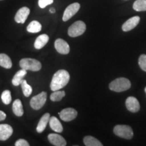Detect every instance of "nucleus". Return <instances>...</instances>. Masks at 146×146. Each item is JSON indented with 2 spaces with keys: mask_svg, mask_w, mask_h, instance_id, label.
<instances>
[{
  "mask_svg": "<svg viewBox=\"0 0 146 146\" xmlns=\"http://www.w3.org/2000/svg\"><path fill=\"white\" fill-rule=\"evenodd\" d=\"M70 81V74L66 70H59L53 76L50 84L51 90L54 91L64 87Z\"/></svg>",
  "mask_w": 146,
  "mask_h": 146,
  "instance_id": "obj_1",
  "label": "nucleus"
},
{
  "mask_svg": "<svg viewBox=\"0 0 146 146\" xmlns=\"http://www.w3.org/2000/svg\"><path fill=\"white\" fill-rule=\"evenodd\" d=\"M131 86L130 81L128 78L120 77L117 78L111 82L109 85V88L111 91L115 92H122L127 91Z\"/></svg>",
  "mask_w": 146,
  "mask_h": 146,
  "instance_id": "obj_2",
  "label": "nucleus"
},
{
  "mask_svg": "<svg viewBox=\"0 0 146 146\" xmlns=\"http://www.w3.org/2000/svg\"><path fill=\"white\" fill-rule=\"evenodd\" d=\"M20 66L24 70L37 72L41 70V64L39 61L33 58H23L20 61Z\"/></svg>",
  "mask_w": 146,
  "mask_h": 146,
  "instance_id": "obj_3",
  "label": "nucleus"
},
{
  "mask_svg": "<svg viewBox=\"0 0 146 146\" xmlns=\"http://www.w3.org/2000/svg\"><path fill=\"white\" fill-rule=\"evenodd\" d=\"M86 31V25L81 21H76L69 27L68 30V35L71 37H76L83 35Z\"/></svg>",
  "mask_w": 146,
  "mask_h": 146,
  "instance_id": "obj_4",
  "label": "nucleus"
},
{
  "mask_svg": "<svg viewBox=\"0 0 146 146\" xmlns=\"http://www.w3.org/2000/svg\"><path fill=\"white\" fill-rule=\"evenodd\" d=\"M114 133L119 137L131 139L133 137L132 128L128 125H116L114 128Z\"/></svg>",
  "mask_w": 146,
  "mask_h": 146,
  "instance_id": "obj_5",
  "label": "nucleus"
},
{
  "mask_svg": "<svg viewBox=\"0 0 146 146\" xmlns=\"http://www.w3.org/2000/svg\"><path fill=\"white\" fill-rule=\"evenodd\" d=\"M47 100V93L42 91L39 94L34 96L31 100L30 105L33 109L38 110L44 106Z\"/></svg>",
  "mask_w": 146,
  "mask_h": 146,
  "instance_id": "obj_6",
  "label": "nucleus"
},
{
  "mask_svg": "<svg viewBox=\"0 0 146 146\" xmlns=\"http://www.w3.org/2000/svg\"><path fill=\"white\" fill-rule=\"evenodd\" d=\"M80 7L81 5L78 3H73L72 4L69 5L64 12L63 17H62V21L64 22H66L68 21L69 19H70L73 16H74L77 13L78 11L79 10Z\"/></svg>",
  "mask_w": 146,
  "mask_h": 146,
  "instance_id": "obj_7",
  "label": "nucleus"
},
{
  "mask_svg": "<svg viewBox=\"0 0 146 146\" xmlns=\"http://www.w3.org/2000/svg\"><path fill=\"white\" fill-rule=\"evenodd\" d=\"M77 114V111L72 108H67L59 112L60 118L65 122H69L75 119Z\"/></svg>",
  "mask_w": 146,
  "mask_h": 146,
  "instance_id": "obj_8",
  "label": "nucleus"
},
{
  "mask_svg": "<svg viewBox=\"0 0 146 146\" xmlns=\"http://www.w3.org/2000/svg\"><path fill=\"white\" fill-rule=\"evenodd\" d=\"M55 48L57 52L63 55L68 54L70 52V46L66 41L62 39H58L56 40L54 43Z\"/></svg>",
  "mask_w": 146,
  "mask_h": 146,
  "instance_id": "obj_9",
  "label": "nucleus"
},
{
  "mask_svg": "<svg viewBox=\"0 0 146 146\" xmlns=\"http://www.w3.org/2000/svg\"><path fill=\"white\" fill-rule=\"evenodd\" d=\"M29 14H30V9L27 7H23L18 10L17 13L16 14L14 20L17 23H25Z\"/></svg>",
  "mask_w": 146,
  "mask_h": 146,
  "instance_id": "obj_10",
  "label": "nucleus"
},
{
  "mask_svg": "<svg viewBox=\"0 0 146 146\" xmlns=\"http://www.w3.org/2000/svg\"><path fill=\"white\" fill-rule=\"evenodd\" d=\"M13 133V129L10 125L7 124L0 125V140L5 141L10 138Z\"/></svg>",
  "mask_w": 146,
  "mask_h": 146,
  "instance_id": "obj_11",
  "label": "nucleus"
},
{
  "mask_svg": "<svg viewBox=\"0 0 146 146\" xmlns=\"http://www.w3.org/2000/svg\"><path fill=\"white\" fill-rule=\"evenodd\" d=\"M126 107L131 112H137L140 109V105L138 100L134 97H129L126 100Z\"/></svg>",
  "mask_w": 146,
  "mask_h": 146,
  "instance_id": "obj_12",
  "label": "nucleus"
},
{
  "mask_svg": "<svg viewBox=\"0 0 146 146\" xmlns=\"http://www.w3.org/2000/svg\"><path fill=\"white\" fill-rule=\"evenodd\" d=\"M140 21V18L139 16H133V17L129 18L123 25L122 29L123 31L127 32L131 31L132 29L137 26V25Z\"/></svg>",
  "mask_w": 146,
  "mask_h": 146,
  "instance_id": "obj_13",
  "label": "nucleus"
},
{
  "mask_svg": "<svg viewBox=\"0 0 146 146\" xmlns=\"http://www.w3.org/2000/svg\"><path fill=\"white\" fill-rule=\"evenodd\" d=\"M49 141L50 142L52 145L56 146H65L66 145V141L65 139L60 135L56 134V133H52L50 134L47 137Z\"/></svg>",
  "mask_w": 146,
  "mask_h": 146,
  "instance_id": "obj_14",
  "label": "nucleus"
},
{
  "mask_svg": "<svg viewBox=\"0 0 146 146\" xmlns=\"http://www.w3.org/2000/svg\"><path fill=\"white\" fill-rule=\"evenodd\" d=\"M49 123L51 129L56 133H62L63 131V127L61 123L57 118L55 116H52L49 120Z\"/></svg>",
  "mask_w": 146,
  "mask_h": 146,
  "instance_id": "obj_15",
  "label": "nucleus"
},
{
  "mask_svg": "<svg viewBox=\"0 0 146 146\" xmlns=\"http://www.w3.org/2000/svg\"><path fill=\"white\" fill-rule=\"evenodd\" d=\"M50 118V114L49 113H45L40 119L39 123H38L37 127H36V131L37 133H41L45 130V129L47 127V123Z\"/></svg>",
  "mask_w": 146,
  "mask_h": 146,
  "instance_id": "obj_16",
  "label": "nucleus"
},
{
  "mask_svg": "<svg viewBox=\"0 0 146 146\" xmlns=\"http://www.w3.org/2000/svg\"><path fill=\"white\" fill-rule=\"evenodd\" d=\"M49 36L46 34L41 35L36 38L35 41L34 46L36 50H40V49L43 48L45 45L47 44V42L49 41Z\"/></svg>",
  "mask_w": 146,
  "mask_h": 146,
  "instance_id": "obj_17",
  "label": "nucleus"
},
{
  "mask_svg": "<svg viewBox=\"0 0 146 146\" xmlns=\"http://www.w3.org/2000/svg\"><path fill=\"white\" fill-rule=\"evenodd\" d=\"M27 70H24V69H21L16 73L12 81V83L14 86H18L19 85H21V82L23 81V78L27 74Z\"/></svg>",
  "mask_w": 146,
  "mask_h": 146,
  "instance_id": "obj_18",
  "label": "nucleus"
},
{
  "mask_svg": "<svg viewBox=\"0 0 146 146\" xmlns=\"http://www.w3.org/2000/svg\"><path fill=\"white\" fill-rule=\"evenodd\" d=\"M12 110L14 114L17 116H22L24 114L23 104L20 100H16L12 105Z\"/></svg>",
  "mask_w": 146,
  "mask_h": 146,
  "instance_id": "obj_19",
  "label": "nucleus"
},
{
  "mask_svg": "<svg viewBox=\"0 0 146 146\" xmlns=\"http://www.w3.org/2000/svg\"><path fill=\"white\" fill-rule=\"evenodd\" d=\"M0 66L7 69L12 68V60L7 54H0Z\"/></svg>",
  "mask_w": 146,
  "mask_h": 146,
  "instance_id": "obj_20",
  "label": "nucleus"
},
{
  "mask_svg": "<svg viewBox=\"0 0 146 146\" xmlns=\"http://www.w3.org/2000/svg\"><path fill=\"white\" fill-rule=\"evenodd\" d=\"M42 29L41 25L39 22L36 21H33L31 23H29V25L27 27V31L31 33H36L41 31Z\"/></svg>",
  "mask_w": 146,
  "mask_h": 146,
  "instance_id": "obj_21",
  "label": "nucleus"
},
{
  "mask_svg": "<svg viewBox=\"0 0 146 146\" xmlns=\"http://www.w3.org/2000/svg\"><path fill=\"white\" fill-rule=\"evenodd\" d=\"M83 142L86 146H102V144L99 140L92 136H86L83 139Z\"/></svg>",
  "mask_w": 146,
  "mask_h": 146,
  "instance_id": "obj_22",
  "label": "nucleus"
},
{
  "mask_svg": "<svg viewBox=\"0 0 146 146\" xmlns=\"http://www.w3.org/2000/svg\"><path fill=\"white\" fill-rule=\"evenodd\" d=\"M133 8L137 12L146 11V0H137L133 3Z\"/></svg>",
  "mask_w": 146,
  "mask_h": 146,
  "instance_id": "obj_23",
  "label": "nucleus"
},
{
  "mask_svg": "<svg viewBox=\"0 0 146 146\" xmlns=\"http://www.w3.org/2000/svg\"><path fill=\"white\" fill-rule=\"evenodd\" d=\"M66 93L64 91H54V92L51 94L50 100L52 102H59L65 96Z\"/></svg>",
  "mask_w": 146,
  "mask_h": 146,
  "instance_id": "obj_24",
  "label": "nucleus"
},
{
  "mask_svg": "<svg viewBox=\"0 0 146 146\" xmlns=\"http://www.w3.org/2000/svg\"><path fill=\"white\" fill-rule=\"evenodd\" d=\"M22 89H23V92L24 96L25 97H29L31 95L33 92V89L32 87L27 83L26 80H23V81L21 82V83Z\"/></svg>",
  "mask_w": 146,
  "mask_h": 146,
  "instance_id": "obj_25",
  "label": "nucleus"
},
{
  "mask_svg": "<svg viewBox=\"0 0 146 146\" xmlns=\"http://www.w3.org/2000/svg\"><path fill=\"white\" fill-rule=\"evenodd\" d=\"M1 100L3 103L5 105L10 104L12 102V96H11V92L9 90H5L3 91L1 94Z\"/></svg>",
  "mask_w": 146,
  "mask_h": 146,
  "instance_id": "obj_26",
  "label": "nucleus"
},
{
  "mask_svg": "<svg viewBox=\"0 0 146 146\" xmlns=\"http://www.w3.org/2000/svg\"><path fill=\"white\" fill-rule=\"evenodd\" d=\"M139 65L143 71L146 72V55L142 54L139 58Z\"/></svg>",
  "mask_w": 146,
  "mask_h": 146,
  "instance_id": "obj_27",
  "label": "nucleus"
},
{
  "mask_svg": "<svg viewBox=\"0 0 146 146\" xmlns=\"http://www.w3.org/2000/svg\"><path fill=\"white\" fill-rule=\"evenodd\" d=\"M54 2V0H39L38 4L41 8H45L47 5H51Z\"/></svg>",
  "mask_w": 146,
  "mask_h": 146,
  "instance_id": "obj_28",
  "label": "nucleus"
},
{
  "mask_svg": "<svg viewBox=\"0 0 146 146\" xmlns=\"http://www.w3.org/2000/svg\"><path fill=\"white\" fill-rule=\"evenodd\" d=\"M16 146H29V143L27 142L26 140L23 139H20L18 141H16L15 143Z\"/></svg>",
  "mask_w": 146,
  "mask_h": 146,
  "instance_id": "obj_29",
  "label": "nucleus"
},
{
  "mask_svg": "<svg viewBox=\"0 0 146 146\" xmlns=\"http://www.w3.org/2000/svg\"><path fill=\"white\" fill-rule=\"evenodd\" d=\"M5 118H6V114L3 111L0 110V121H2V120H5Z\"/></svg>",
  "mask_w": 146,
  "mask_h": 146,
  "instance_id": "obj_30",
  "label": "nucleus"
},
{
  "mask_svg": "<svg viewBox=\"0 0 146 146\" xmlns=\"http://www.w3.org/2000/svg\"><path fill=\"white\" fill-rule=\"evenodd\" d=\"M50 12L52 14H54V13H55V12H56V10H55L54 8H52L50 9Z\"/></svg>",
  "mask_w": 146,
  "mask_h": 146,
  "instance_id": "obj_31",
  "label": "nucleus"
},
{
  "mask_svg": "<svg viewBox=\"0 0 146 146\" xmlns=\"http://www.w3.org/2000/svg\"><path fill=\"white\" fill-rule=\"evenodd\" d=\"M145 94H146V87L145 88Z\"/></svg>",
  "mask_w": 146,
  "mask_h": 146,
  "instance_id": "obj_32",
  "label": "nucleus"
}]
</instances>
